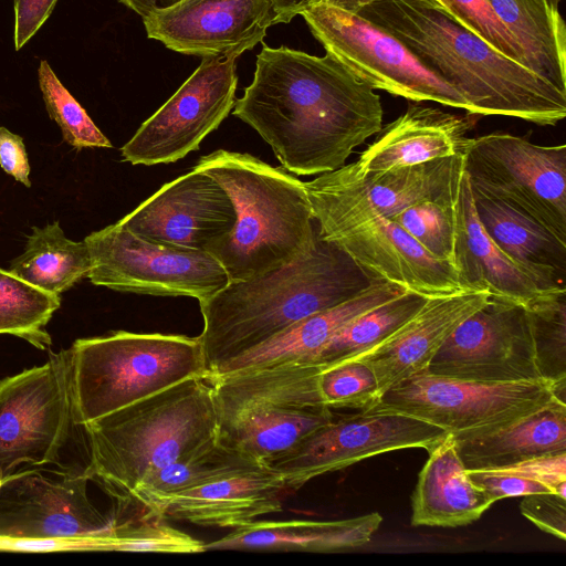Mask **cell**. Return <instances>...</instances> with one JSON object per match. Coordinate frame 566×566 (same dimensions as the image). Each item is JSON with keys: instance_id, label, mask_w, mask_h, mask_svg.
Masks as SVG:
<instances>
[{"instance_id": "cell-1", "label": "cell", "mask_w": 566, "mask_h": 566, "mask_svg": "<svg viewBox=\"0 0 566 566\" xmlns=\"http://www.w3.org/2000/svg\"><path fill=\"white\" fill-rule=\"evenodd\" d=\"M233 115L251 126L289 172L322 175L382 128L380 96L331 53L263 44Z\"/></svg>"}, {"instance_id": "cell-2", "label": "cell", "mask_w": 566, "mask_h": 566, "mask_svg": "<svg viewBox=\"0 0 566 566\" xmlns=\"http://www.w3.org/2000/svg\"><path fill=\"white\" fill-rule=\"evenodd\" d=\"M399 40L458 91L471 115H501L541 126L566 116V94L473 33L434 0H385L356 13Z\"/></svg>"}, {"instance_id": "cell-3", "label": "cell", "mask_w": 566, "mask_h": 566, "mask_svg": "<svg viewBox=\"0 0 566 566\" xmlns=\"http://www.w3.org/2000/svg\"><path fill=\"white\" fill-rule=\"evenodd\" d=\"M375 279L339 245L318 235L311 252L252 277L230 281L198 301L207 378L298 321L354 297Z\"/></svg>"}, {"instance_id": "cell-4", "label": "cell", "mask_w": 566, "mask_h": 566, "mask_svg": "<svg viewBox=\"0 0 566 566\" xmlns=\"http://www.w3.org/2000/svg\"><path fill=\"white\" fill-rule=\"evenodd\" d=\"M195 168L228 193L235 212L232 229L206 252L230 281L252 277L311 252L318 232L304 181L283 167L248 154L218 149Z\"/></svg>"}, {"instance_id": "cell-5", "label": "cell", "mask_w": 566, "mask_h": 566, "mask_svg": "<svg viewBox=\"0 0 566 566\" xmlns=\"http://www.w3.org/2000/svg\"><path fill=\"white\" fill-rule=\"evenodd\" d=\"M84 472L117 499L148 474L191 455L218 439L213 389L191 377L101 417L86 426Z\"/></svg>"}, {"instance_id": "cell-6", "label": "cell", "mask_w": 566, "mask_h": 566, "mask_svg": "<svg viewBox=\"0 0 566 566\" xmlns=\"http://www.w3.org/2000/svg\"><path fill=\"white\" fill-rule=\"evenodd\" d=\"M323 367L289 363L209 378L218 441L268 465L333 419L321 396Z\"/></svg>"}, {"instance_id": "cell-7", "label": "cell", "mask_w": 566, "mask_h": 566, "mask_svg": "<svg viewBox=\"0 0 566 566\" xmlns=\"http://www.w3.org/2000/svg\"><path fill=\"white\" fill-rule=\"evenodd\" d=\"M80 427L191 377L207 378L197 337L112 332L70 348Z\"/></svg>"}, {"instance_id": "cell-8", "label": "cell", "mask_w": 566, "mask_h": 566, "mask_svg": "<svg viewBox=\"0 0 566 566\" xmlns=\"http://www.w3.org/2000/svg\"><path fill=\"white\" fill-rule=\"evenodd\" d=\"M76 421L69 349L0 381V478L28 464L64 468Z\"/></svg>"}, {"instance_id": "cell-9", "label": "cell", "mask_w": 566, "mask_h": 566, "mask_svg": "<svg viewBox=\"0 0 566 566\" xmlns=\"http://www.w3.org/2000/svg\"><path fill=\"white\" fill-rule=\"evenodd\" d=\"M463 153L382 172H361L355 161L305 181L319 238H331L376 218L454 191Z\"/></svg>"}, {"instance_id": "cell-10", "label": "cell", "mask_w": 566, "mask_h": 566, "mask_svg": "<svg viewBox=\"0 0 566 566\" xmlns=\"http://www.w3.org/2000/svg\"><path fill=\"white\" fill-rule=\"evenodd\" d=\"M553 398L551 382L543 379L486 384L422 371L388 389L367 410L407 415L459 440L499 430Z\"/></svg>"}, {"instance_id": "cell-11", "label": "cell", "mask_w": 566, "mask_h": 566, "mask_svg": "<svg viewBox=\"0 0 566 566\" xmlns=\"http://www.w3.org/2000/svg\"><path fill=\"white\" fill-rule=\"evenodd\" d=\"M84 472L27 469L0 478V544L60 541L106 551L112 517L87 493Z\"/></svg>"}, {"instance_id": "cell-12", "label": "cell", "mask_w": 566, "mask_h": 566, "mask_svg": "<svg viewBox=\"0 0 566 566\" xmlns=\"http://www.w3.org/2000/svg\"><path fill=\"white\" fill-rule=\"evenodd\" d=\"M470 185L535 220L566 241V145L543 146L496 132L468 138Z\"/></svg>"}, {"instance_id": "cell-13", "label": "cell", "mask_w": 566, "mask_h": 566, "mask_svg": "<svg viewBox=\"0 0 566 566\" xmlns=\"http://www.w3.org/2000/svg\"><path fill=\"white\" fill-rule=\"evenodd\" d=\"M300 15L325 51L374 90L470 114L469 103L458 91L423 66L399 40L363 17L325 2Z\"/></svg>"}, {"instance_id": "cell-14", "label": "cell", "mask_w": 566, "mask_h": 566, "mask_svg": "<svg viewBox=\"0 0 566 566\" xmlns=\"http://www.w3.org/2000/svg\"><path fill=\"white\" fill-rule=\"evenodd\" d=\"M84 242L91 256L87 279L119 292L206 298L230 280L210 253L138 237L117 222Z\"/></svg>"}, {"instance_id": "cell-15", "label": "cell", "mask_w": 566, "mask_h": 566, "mask_svg": "<svg viewBox=\"0 0 566 566\" xmlns=\"http://www.w3.org/2000/svg\"><path fill=\"white\" fill-rule=\"evenodd\" d=\"M449 433L420 419L387 411L360 410L322 424L268 467L296 491L319 475L367 458L409 448L427 451Z\"/></svg>"}, {"instance_id": "cell-16", "label": "cell", "mask_w": 566, "mask_h": 566, "mask_svg": "<svg viewBox=\"0 0 566 566\" xmlns=\"http://www.w3.org/2000/svg\"><path fill=\"white\" fill-rule=\"evenodd\" d=\"M237 56L203 57L177 92L122 147L125 161L175 163L197 150L235 104Z\"/></svg>"}, {"instance_id": "cell-17", "label": "cell", "mask_w": 566, "mask_h": 566, "mask_svg": "<svg viewBox=\"0 0 566 566\" xmlns=\"http://www.w3.org/2000/svg\"><path fill=\"white\" fill-rule=\"evenodd\" d=\"M426 371L486 384L541 380L527 307L490 296L449 335Z\"/></svg>"}, {"instance_id": "cell-18", "label": "cell", "mask_w": 566, "mask_h": 566, "mask_svg": "<svg viewBox=\"0 0 566 566\" xmlns=\"http://www.w3.org/2000/svg\"><path fill=\"white\" fill-rule=\"evenodd\" d=\"M147 38L175 52L239 57L274 25L269 0H178L143 19Z\"/></svg>"}, {"instance_id": "cell-19", "label": "cell", "mask_w": 566, "mask_h": 566, "mask_svg": "<svg viewBox=\"0 0 566 566\" xmlns=\"http://www.w3.org/2000/svg\"><path fill=\"white\" fill-rule=\"evenodd\" d=\"M234 221V207L226 190L193 167L161 186L117 223L147 240L206 251Z\"/></svg>"}, {"instance_id": "cell-20", "label": "cell", "mask_w": 566, "mask_h": 566, "mask_svg": "<svg viewBox=\"0 0 566 566\" xmlns=\"http://www.w3.org/2000/svg\"><path fill=\"white\" fill-rule=\"evenodd\" d=\"M327 241L339 245L371 276L424 297L467 290L452 263L432 256L389 218L376 217Z\"/></svg>"}, {"instance_id": "cell-21", "label": "cell", "mask_w": 566, "mask_h": 566, "mask_svg": "<svg viewBox=\"0 0 566 566\" xmlns=\"http://www.w3.org/2000/svg\"><path fill=\"white\" fill-rule=\"evenodd\" d=\"M489 297L488 292L478 291L430 297L397 332L347 360H361L374 370L381 397L403 379L426 371L449 335Z\"/></svg>"}, {"instance_id": "cell-22", "label": "cell", "mask_w": 566, "mask_h": 566, "mask_svg": "<svg viewBox=\"0 0 566 566\" xmlns=\"http://www.w3.org/2000/svg\"><path fill=\"white\" fill-rule=\"evenodd\" d=\"M457 240L453 266L469 291L530 307L566 291L546 287L509 256L486 234L475 213L469 176L463 170L457 200Z\"/></svg>"}, {"instance_id": "cell-23", "label": "cell", "mask_w": 566, "mask_h": 566, "mask_svg": "<svg viewBox=\"0 0 566 566\" xmlns=\"http://www.w3.org/2000/svg\"><path fill=\"white\" fill-rule=\"evenodd\" d=\"M286 492L282 478L260 465L177 494L166 503L161 516L234 530L280 512Z\"/></svg>"}, {"instance_id": "cell-24", "label": "cell", "mask_w": 566, "mask_h": 566, "mask_svg": "<svg viewBox=\"0 0 566 566\" xmlns=\"http://www.w3.org/2000/svg\"><path fill=\"white\" fill-rule=\"evenodd\" d=\"M473 123L440 108L412 104L379 132L355 161L361 172H382L462 154Z\"/></svg>"}, {"instance_id": "cell-25", "label": "cell", "mask_w": 566, "mask_h": 566, "mask_svg": "<svg viewBox=\"0 0 566 566\" xmlns=\"http://www.w3.org/2000/svg\"><path fill=\"white\" fill-rule=\"evenodd\" d=\"M405 292V289L377 277L354 297L298 321L262 345L228 361L209 378L280 364L312 363L345 324Z\"/></svg>"}, {"instance_id": "cell-26", "label": "cell", "mask_w": 566, "mask_h": 566, "mask_svg": "<svg viewBox=\"0 0 566 566\" xmlns=\"http://www.w3.org/2000/svg\"><path fill=\"white\" fill-rule=\"evenodd\" d=\"M428 454L411 495V525H468L495 503L469 479L451 434L430 449Z\"/></svg>"}, {"instance_id": "cell-27", "label": "cell", "mask_w": 566, "mask_h": 566, "mask_svg": "<svg viewBox=\"0 0 566 566\" xmlns=\"http://www.w3.org/2000/svg\"><path fill=\"white\" fill-rule=\"evenodd\" d=\"M381 521L377 512L337 521H254L205 549L337 552L368 544Z\"/></svg>"}, {"instance_id": "cell-28", "label": "cell", "mask_w": 566, "mask_h": 566, "mask_svg": "<svg viewBox=\"0 0 566 566\" xmlns=\"http://www.w3.org/2000/svg\"><path fill=\"white\" fill-rule=\"evenodd\" d=\"M471 191L479 222L496 245L546 287L566 291V241L481 189Z\"/></svg>"}, {"instance_id": "cell-29", "label": "cell", "mask_w": 566, "mask_h": 566, "mask_svg": "<svg viewBox=\"0 0 566 566\" xmlns=\"http://www.w3.org/2000/svg\"><path fill=\"white\" fill-rule=\"evenodd\" d=\"M454 441L467 470L495 469L566 453V403L553 398L499 430Z\"/></svg>"}, {"instance_id": "cell-30", "label": "cell", "mask_w": 566, "mask_h": 566, "mask_svg": "<svg viewBox=\"0 0 566 566\" xmlns=\"http://www.w3.org/2000/svg\"><path fill=\"white\" fill-rule=\"evenodd\" d=\"M522 49L524 66L566 94V27L556 0H486Z\"/></svg>"}, {"instance_id": "cell-31", "label": "cell", "mask_w": 566, "mask_h": 566, "mask_svg": "<svg viewBox=\"0 0 566 566\" xmlns=\"http://www.w3.org/2000/svg\"><path fill=\"white\" fill-rule=\"evenodd\" d=\"M260 465L264 464L224 447L217 439L196 453L148 474L128 496L120 499L161 516L166 503L177 494Z\"/></svg>"}, {"instance_id": "cell-32", "label": "cell", "mask_w": 566, "mask_h": 566, "mask_svg": "<svg viewBox=\"0 0 566 566\" xmlns=\"http://www.w3.org/2000/svg\"><path fill=\"white\" fill-rule=\"evenodd\" d=\"M91 264L86 243L67 239L55 221L33 227L23 253L11 262L9 272L32 286L60 295L87 277Z\"/></svg>"}, {"instance_id": "cell-33", "label": "cell", "mask_w": 566, "mask_h": 566, "mask_svg": "<svg viewBox=\"0 0 566 566\" xmlns=\"http://www.w3.org/2000/svg\"><path fill=\"white\" fill-rule=\"evenodd\" d=\"M428 298L406 291L360 314L339 328L312 363L326 368L369 350L412 318Z\"/></svg>"}, {"instance_id": "cell-34", "label": "cell", "mask_w": 566, "mask_h": 566, "mask_svg": "<svg viewBox=\"0 0 566 566\" xmlns=\"http://www.w3.org/2000/svg\"><path fill=\"white\" fill-rule=\"evenodd\" d=\"M60 305V295L32 286L0 268V334L49 349L52 338L45 326Z\"/></svg>"}, {"instance_id": "cell-35", "label": "cell", "mask_w": 566, "mask_h": 566, "mask_svg": "<svg viewBox=\"0 0 566 566\" xmlns=\"http://www.w3.org/2000/svg\"><path fill=\"white\" fill-rule=\"evenodd\" d=\"M458 189L459 186L444 196L411 205L390 218L432 256L452 264L457 240Z\"/></svg>"}, {"instance_id": "cell-36", "label": "cell", "mask_w": 566, "mask_h": 566, "mask_svg": "<svg viewBox=\"0 0 566 566\" xmlns=\"http://www.w3.org/2000/svg\"><path fill=\"white\" fill-rule=\"evenodd\" d=\"M106 551L191 554L201 553L205 544L150 514L127 518L113 514Z\"/></svg>"}, {"instance_id": "cell-37", "label": "cell", "mask_w": 566, "mask_h": 566, "mask_svg": "<svg viewBox=\"0 0 566 566\" xmlns=\"http://www.w3.org/2000/svg\"><path fill=\"white\" fill-rule=\"evenodd\" d=\"M38 80L46 111L61 128L67 144L77 150L112 147V143L57 78L45 60L40 62Z\"/></svg>"}, {"instance_id": "cell-38", "label": "cell", "mask_w": 566, "mask_h": 566, "mask_svg": "<svg viewBox=\"0 0 566 566\" xmlns=\"http://www.w3.org/2000/svg\"><path fill=\"white\" fill-rule=\"evenodd\" d=\"M527 310L541 378L549 382L566 378V292Z\"/></svg>"}, {"instance_id": "cell-39", "label": "cell", "mask_w": 566, "mask_h": 566, "mask_svg": "<svg viewBox=\"0 0 566 566\" xmlns=\"http://www.w3.org/2000/svg\"><path fill=\"white\" fill-rule=\"evenodd\" d=\"M319 391L328 408L367 410L379 401L374 370L361 360H345L323 368Z\"/></svg>"}, {"instance_id": "cell-40", "label": "cell", "mask_w": 566, "mask_h": 566, "mask_svg": "<svg viewBox=\"0 0 566 566\" xmlns=\"http://www.w3.org/2000/svg\"><path fill=\"white\" fill-rule=\"evenodd\" d=\"M446 3L447 11L460 23L496 51L524 66L522 49L486 0H446Z\"/></svg>"}, {"instance_id": "cell-41", "label": "cell", "mask_w": 566, "mask_h": 566, "mask_svg": "<svg viewBox=\"0 0 566 566\" xmlns=\"http://www.w3.org/2000/svg\"><path fill=\"white\" fill-rule=\"evenodd\" d=\"M521 513L534 525L562 541L566 539V499L553 492L524 495Z\"/></svg>"}, {"instance_id": "cell-42", "label": "cell", "mask_w": 566, "mask_h": 566, "mask_svg": "<svg viewBox=\"0 0 566 566\" xmlns=\"http://www.w3.org/2000/svg\"><path fill=\"white\" fill-rule=\"evenodd\" d=\"M497 470L548 486L553 493L566 499V453L532 458Z\"/></svg>"}, {"instance_id": "cell-43", "label": "cell", "mask_w": 566, "mask_h": 566, "mask_svg": "<svg viewBox=\"0 0 566 566\" xmlns=\"http://www.w3.org/2000/svg\"><path fill=\"white\" fill-rule=\"evenodd\" d=\"M469 479L488 493L495 502L506 497H517L552 490L533 480L497 470H467Z\"/></svg>"}, {"instance_id": "cell-44", "label": "cell", "mask_w": 566, "mask_h": 566, "mask_svg": "<svg viewBox=\"0 0 566 566\" xmlns=\"http://www.w3.org/2000/svg\"><path fill=\"white\" fill-rule=\"evenodd\" d=\"M57 0H13L14 49L20 50L52 13Z\"/></svg>"}, {"instance_id": "cell-45", "label": "cell", "mask_w": 566, "mask_h": 566, "mask_svg": "<svg viewBox=\"0 0 566 566\" xmlns=\"http://www.w3.org/2000/svg\"><path fill=\"white\" fill-rule=\"evenodd\" d=\"M0 166L17 181L31 187L30 165L22 137L0 126Z\"/></svg>"}, {"instance_id": "cell-46", "label": "cell", "mask_w": 566, "mask_h": 566, "mask_svg": "<svg viewBox=\"0 0 566 566\" xmlns=\"http://www.w3.org/2000/svg\"><path fill=\"white\" fill-rule=\"evenodd\" d=\"M273 14L274 25L289 23L306 9L323 2L324 0H269Z\"/></svg>"}, {"instance_id": "cell-47", "label": "cell", "mask_w": 566, "mask_h": 566, "mask_svg": "<svg viewBox=\"0 0 566 566\" xmlns=\"http://www.w3.org/2000/svg\"><path fill=\"white\" fill-rule=\"evenodd\" d=\"M120 3L139 14L148 17L158 7L167 6L169 0H118Z\"/></svg>"}, {"instance_id": "cell-48", "label": "cell", "mask_w": 566, "mask_h": 566, "mask_svg": "<svg viewBox=\"0 0 566 566\" xmlns=\"http://www.w3.org/2000/svg\"><path fill=\"white\" fill-rule=\"evenodd\" d=\"M385 0H324L323 2L350 13H358L364 7Z\"/></svg>"}, {"instance_id": "cell-49", "label": "cell", "mask_w": 566, "mask_h": 566, "mask_svg": "<svg viewBox=\"0 0 566 566\" xmlns=\"http://www.w3.org/2000/svg\"><path fill=\"white\" fill-rule=\"evenodd\" d=\"M437 1L438 3H440L441 6H443L447 10V3H446V0H434Z\"/></svg>"}, {"instance_id": "cell-50", "label": "cell", "mask_w": 566, "mask_h": 566, "mask_svg": "<svg viewBox=\"0 0 566 566\" xmlns=\"http://www.w3.org/2000/svg\"><path fill=\"white\" fill-rule=\"evenodd\" d=\"M176 1H178V0H169V4H170V3H174V2H176Z\"/></svg>"}, {"instance_id": "cell-51", "label": "cell", "mask_w": 566, "mask_h": 566, "mask_svg": "<svg viewBox=\"0 0 566 566\" xmlns=\"http://www.w3.org/2000/svg\"><path fill=\"white\" fill-rule=\"evenodd\" d=\"M557 2H559L560 0H556Z\"/></svg>"}]
</instances>
